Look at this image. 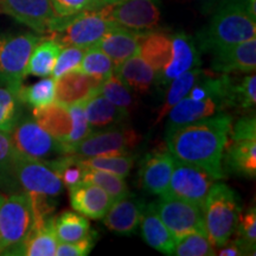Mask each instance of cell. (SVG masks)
I'll return each instance as SVG.
<instances>
[{"label": "cell", "mask_w": 256, "mask_h": 256, "mask_svg": "<svg viewBox=\"0 0 256 256\" xmlns=\"http://www.w3.org/2000/svg\"><path fill=\"white\" fill-rule=\"evenodd\" d=\"M145 204L133 194H126L114 200L104 216V224L120 236L133 235L142 220Z\"/></svg>", "instance_id": "e0dca14e"}, {"label": "cell", "mask_w": 256, "mask_h": 256, "mask_svg": "<svg viewBox=\"0 0 256 256\" xmlns=\"http://www.w3.org/2000/svg\"><path fill=\"white\" fill-rule=\"evenodd\" d=\"M113 22L106 17L100 10L86 11L82 14L58 17L52 37L63 46H78L82 49L94 46L114 26Z\"/></svg>", "instance_id": "5b68a950"}, {"label": "cell", "mask_w": 256, "mask_h": 256, "mask_svg": "<svg viewBox=\"0 0 256 256\" xmlns=\"http://www.w3.org/2000/svg\"><path fill=\"white\" fill-rule=\"evenodd\" d=\"M58 246L55 232V217L51 216L46 222L34 226L26 241L20 248V254L26 256H54Z\"/></svg>", "instance_id": "f1b7e54d"}, {"label": "cell", "mask_w": 256, "mask_h": 256, "mask_svg": "<svg viewBox=\"0 0 256 256\" xmlns=\"http://www.w3.org/2000/svg\"><path fill=\"white\" fill-rule=\"evenodd\" d=\"M232 126V115L220 112L166 132V147L176 160L202 166L223 179V152Z\"/></svg>", "instance_id": "6da1fadb"}, {"label": "cell", "mask_w": 256, "mask_h": 256, "mask_svg": "<svg viewBox=\"0 0 256 256\" xmlns=\"http://www.w3.org/2000/svg\"><path fill=\"white\" fill-rule=\"evenodd\" d=\"M226 110L223 102L216 98H206L202 100H194L191 98H184L177 104L171 108L168 113L166 132L174 128L194 122V121L212 116L220 112Z\"/></svg>", "instance_id": "ffe728a7"}, {"label": "cell", "mask_w": 256, "mask_h": 256, "mask_svg": "<svg viewBox=\"0 0 256 256\" xmlns=\"http://www.w3.org/2000/svg\"><path fill=\"white\" fill-rule=\"evenodd\" d=\"M223 170L241 177L256 176V138L228 136L223 152Z\"/></svg>", "instance_id": "d6986e66"}, {"label": "cell", "mask_w": 256, "mask_h": 256, "mask_svg": "<svg viewBox=\"0 0 256 256\" xmlns=\"http://www.w3.org/2000/svg\"><path fill=\"white\" fill-rule=\"evenodd\" d=\"M62 49V44L52 36L42 38L31 51L24 70V78L28 75L38 78L50 76Z\"/></svg>", "instance_id": "83f0119b"}, {"label": "cell", "mask_w": 256, "mask_h": 256, "mask_svg": "<svg viewBox=\"0 0 256 256\" xmlns=\"http://www.w3.org/2000/svg\"><path fill=\"white\" fill-rule=\"evenodd\" d=\"M16 180L20 191L28 194L30 200H56L63 191V184L49 162L16 156Z\"/></svg>", "instance_id": "52a82bcc"}, {"label": "cell", "mask_w": 256, "mask_h": 256, "mask_svg": "<svg viewBox=\"0 0 256 256\" xmlns=\"http://www.w3.org/2000/svg\"><path fill=\"white\" fill-rule=\"evenodd\" d=\"M102 2H104L106 5H108V4H115V2H119L121 0H102Z\"/></svg>", "instance_id": "681fc988"}, {"label": "cell", "mask_w": 256, "mask_h": 256, "mask_svg": "<svg viewBox=\"0 0 256 256\" xmlns=\"http://www.w3.org/2000/svg\"><path fill=\"white\" fill-rule=\"evenodd\" d=\"M106 17L118 26L136 34H146L158 28L160 0H121L102 8Z\"/></svg>", "instance_id": "9c48e42d"}, {"label": "cell", "mask_w": 256, "mask_h": 256, "mask_svg": "<svg viewBox=\"0 0 256 256\" xmlns=\"http://www.w3.org/2000/svg\"><path fill=\"white\" fill-rule=\"evenodd\" d=\"M176 159L168 151L158 150L148 153L140 166L139 180L146 192L165 196L168 191L170 180Z\"/></svg>", "instance_id": "9a60e30c"}, {"label": "cell", "mask_w": 256, "mask_h": 256, "mask_svg": "<svg viewBox=\"0 0 256 256\" xmlns=\"http://www.w3.org/2000/svg\"><path fill=\"white\" fill-rule=\"evenodd\" d=\"M113 72L136 94H145L156 82V70L138 54L115 66Z\"/></svg>", "instance_id": "cb8c5ba5"}, {"label": "cell", "mask_w": 256, "mask_h": 256, "mask_svg": "<svg viewBox=\"0 0 256 256\" xmlns=\"http://www.w3.org/2000/svg\"><path fill=\"white\" fill-rule=\"evenodd\" d=\"M49 162L58 174L63 186H66L68 190L83 182V174H84L86 168L78 156L74 154H63L54 160H49Z\"/></svg>", "instance_id": "f35d334b"}, {"label": "cell", "mask_w": 256, "mask_h": 256, "mask_svg": "<svg viewBox=\"0 0 256 256\" xmlns=\"http://www.w3.org/2000/svg\"><path fill=\"white\" fill-rule=\"evenodd\" d=\"M8 134L16 153L20 156L49 162L66 154L64 144L50 136L34 119L20 118Z\"/></svg>", "instance_id": "ba28073f"}, {"label": "cell", "mask_w": 256, "mask_h": 256, "mask_svg": "<svg viewBox=\"0 0 256 256\" xmlns=\"http://www.w3.org/2000/svg\"><path fill=\"white\" fill-rule=\"evenodd\" d=\"M142 136L133 128L124 124L92 130L87 138L75 145L66 147V154H74L78 158L121 154L128 153L139 145Z\"/></svg>", "instance_id": "8992f818"}, {"label": "cell", "mask_w": 256, "mask_h": 256, "mask_svg": "<svg viewBox=\"0 0 256 256\" xmlns=\"http://www.w3.org/2000/svg\"><path fill=\"white\" fill-rule=\"evenodd\" d=\"M42 38L34 34L0 32V83H23L28 57Z\"/></svg>", "instance_id": "8fae6325"}, {"label": "cell", "mask_w": 256, "mask_h": 256, "mask_svg": "<svg viewBox=\"0 0 256 256\" xmlns=\"http://www.w3.org/2000/svg\"><path fill=\"white\" fill-rule=\"evenodd\" d=\"M194 2L200 6L204 12H209L215 10L222 0H194Z\"/></svg>", "instance_id": "c3c4849f"}, {"label": "cell", "mask_w": 256, "mask_h": 256, "mask_svg": "<svg viewBox=\"0 0 256 256\" xmlns=\"http://www.w3.org/2000/svg\"><path fill=\"white\" fill-rule=\"evenodd\" d=\"M177 256H211L216 255L206 234L190 232L174 240V252Z\"/></svg>", "instance_id": "ab89813d"}, {"label": "cell", "mask_w": 256, "mask_h": 256, "mask_svg": "<svg viewBox=\"0 0 256 256\" xmlns=\"http://www.w3.org/2000/svg\"><path fill=\"white\" fill-rule=\"evenodd\" d=\"M142 236L147 244L162 254L174 255V238L166 226L160 220L156 212L154 203L145 206L142 211Z\"/></svg>", "instance_id": "d4e9b609"}, {"label": "cell", "mask_w": 256, "mask_h": 256, "mask_svg": "<svg viewBox=\"0 0 256 256\" xmlns=\"http://www.w3.org/2000/svg\"><path fill=\"white\" fill-rule=\"evenodd\" d=\"M160 220L170 230L174 240L190 232L206 234L202 208L180 198L160 196L154 203Z\"/></svg>", "instance_id": "7c38bea8"}, {"label": "cell", "mask_w": 256, "mask_h": 256, "mask_svg": "<svg viewBox=\"0 0 256 256\" xmlns=\"http://www.w3.org/2000/svg\"><path fill=\"white\" fill-rule=\"evenodd\" d=\"M16 156L10 134L0 132V188L8 194L20 191L14 176Z\"/></svg>", "instance_id": "d6a6232c"}, {"label": "cell", "mask_w": 256, "mask_h": 256, "mask_svg": "<svg viewBox=\"0 0 256 256\" xmlns=\"http://www.w3.org/2000/svg\"><path fill=\"white\" fill-rule=\"evenodd\" d=\"M34 226L31 200L24 191L0 194V254L19 255Z\"/></svg>", "instance_id": "277c9868"}, {"label": "cell", "mask_w": 256, "mask_h": 256, "mask_svg": "<svg viewBox=\"0 0 256 256\" xmlns=\"http://www.w3.org/2000/svg\"><path fill=\"white\" fill-rule=\"evenodd\" d=\"M68 108L70 116H72V132H70L68 142L64 144L66 152V147L72 146L75 144L82 142L84 138H87L92 132L90 124L88 122L83 104H74Z\"/></svg>", "instance_id": "7bdbcfd3"}, {"label": "cell", "mask_w": 256, "mask_h": 256, "mask_svg": "<svg viewBox=\"0 0 256 256\" xmlns=\"http://www.w3.org/2000/svg\"><path fill=\"white\" fill-rule=\"evenodd\" d=\"M0 12L37 34H52L58 20L50 0H0Z\"/></svg>", "instance_id": "4fadbf2b"}, {"label": "cell", "mask_w": 256, "mask_h": 256, "mask_svg": "<svg viewBox=\"0 0 256 256\" xmlns=\"http://www.w3.org/2000/svg\"><path fill=\"white\" fill-rule=\"evenodd\" d=\"M216 254L220 256H241L246 255V252L235 240L234 241L229 240L223 246H220L218 252H216Z\"/></svg>", "instance_id": "7dc6e473"}, {"label": "cell", "mask_w": 256, "mask_h": 256, "mask_svg": "<svg viewBox=\"0 0 256 256\" xmlns=\"http://www.w3.org/2000/svg\"><path fill=\"white\" fill-rule=\"evenodd\" d=\"M19 98L23 104L34 108H42L55 101V80L43 78L34 84L19 89Z\"/></svg>", "instance_id": "74e56055"}, {"label": "cell", "mask_w": 256, "mask_h": 256, "mask_svg": "<svg viewBox=\"0 0 256 256\" xmlns=\"http://www.w3.org/2000/svg\"><path fill=\"white\" fill-rule=\"evenodd\" d=\"M200 50L197 42L184 32L172 34V54L168 63L156 76V82L168 86L172 80L188 72L200 68Z\"/></svg>", "instance_id": "5bb4252c"}, {"label": "cell", "mask_w": 256, "mask_h": 256, "mask_svg": "<svg viewBox=\"0 0 256 256\" xmlns=\"http://www.w3.org/2000/svg\"><path fill=\"white\" fill-rule=\"evenodd\" d=\"M204 72H203L200 68L188 70V72L177 76V78L168 83V92H166L165 100L162 102V107L159 108L158 114H156V124L160 122V121L164 119L174 106L177 104L179 101L183 100L184 98H186L190 89L204 75Z\"/></svg>", "instance_id": "1f68e13d"}, {"label": "cell", "mask_w": 256, "mask_h": 256, "mask_svg": "<svg viewBox=\"0 0 256 256\" xmlns=\"http://www.w3.org/2000/svg\"><path fill=\"white\" fill-rule=\"evenodd\" d=\"M86 49L78 46H63L58 57H57L55 68H54L51 76L54 80H57L64 74L78 69L80 64L84 56Z\"/></svg>", "instance_id": "f6af8a7d"}, {"label": "cell", "mask_w": 256, "mask_h": 256, "mask_svg": "<svg viewBox=\"0 0 256 256\" xmlns=\"http://www.w3.org/2000/svg\"><path fill=\"white\" fill-rule=\"evenodd\" d=\"M50 2L57 17L60 18L100 10L106 5L102 0H50Z\"/></svg>", "instance_id": "ee69618b"}, {"label": "cell", "mask_w": 256, "mask_h": 256, "mask_svg": "<svg viewBox=\"0 0 256 256\" xmlns=\"http://www.w3.org/2000/svg\"><path fill=\"white\" fill-rule=\"evenodd\" d=\"M86 115L92 130H102L122 124L130 118V113L112 104L101 94H95L83 104Z\"/></svg>", "instance_id": "484cf974"}, {"label": "cell", "mask_w": 256, "mask_h": 256, "mask_svg": "<svg viewBox=\"0 0 256 256\" xmlns=\"http://www.w3.org/2000/svg\"><path fill=\"white\" fill-rule=\"evenodd\" d=\"M86 168L102 170L110 172L120 177H127L134 165V156L130 152L121 154H108L90 156V158H80Z\"/></svg>", "instance_id": "d590c367"}, {"label": "cell", "mask_w": 256, "mask_h": 256, "mask_svg": "<svg viewBox=\"0 0 256 256\" xmlns=\"http://www.w3.org/2000/svg\"><path fill=\"white\" fill-rule=\"evenodd\" d=\"M139 38L140 34L114 25L98 42L96 46L104 51L116 66L130 57L136 55Z\"/></svg>", "instance_id": "7402d4cb"}, {"label": "cell", "mask_w": 256, "mask_h": 256, "mask_svg": "<svg viewBox=\"0 0 256 256\" xmlns=\"http://www.w3.org/2000/svg\"><path fill=\"white\" fill-rule=\"evenodd\" d=\"M220 179L202 166L176 160L168 194L203 206L210 188Z\"/></svg>", "instance_id": "30bf717a"}, {"label": "cell", "mask_w": 256, "mask_h": 256, "mask_svg": "<svg viewBox=\"0 0 256 256\" xmlns=\"http://www.w3.org/2000/svg\"><path fill=\"white\" fill-rule=\"evenodd\" d=\"M55 232L58 242L72 243L82 241L92 236L90 224L81 214L72 210H64L55 218Z\"/></svg>", "instance_id": "4dcf8cb0"}, {"label": "cell", "mask_w": 256, "mask_h": 256, "mask_svg": "<svg viewBox=\"0 0 256 256\" xmlns=\"http://www.w3.org/2000/svg\"><path fill=\"white\" fill-rule=\"evenodd\" d=\"M211 69L215 72H254L256 69V38L211 52Z\"/></svg>", "instance_id": "ac0fdd59"}, {"label": "cell", "mask_w": 256, "mask_h": 256, "mask_svg": "<svg viewBox=\"0 0 256 256\" xmlns=\"http://www.w3.org/2000/svg\"><path fill=\"white\" fill-rule=\"evenodd\" d=\"M256 104V76L255 72L236 81L232 78L228 92V108L243 110H254Z\"/></svg>", "instance_id": "836d02e7"}, {"label": "cell", "mask_w": 256, "mask_h": 256, "mask_svg": "<svg viewBox=\"0 0 256 256\" xmlns=\"http://www.w3.org/2000/svg\"><path fill=\"white\" fill-rule=\"evenodd\" d=\"M256 38V20L240 0H222L210 23L197 34L200 51H214Z\"/></svg>", "instance_id": "7a4b0ae2"}, {"label": "cell", "mask_w": 256, "mask_h": 256, "mask_svg": "<svg viewBox=\"0 0 256 256\" xmlns=\"http://www.w3.org/2000/svg\"><path fill=\"white\" fill-rule=\"evenodd\" d=\"M34 120L58 142L66 144L72 132V116L69 108L54 101L42 108H34Z\"/></svg>", "instance_id": "4316f807"}, {"label": "cell", "mask_w": 256, "mask_h": 256, "mask_svg": "<svg viewBox=\"0 0 256 256\" xmlns=\"http://www.w3.org/2000/svg\"><path fill=\"white\" fill-rule=\"evenodd\" d=\"M70 204L78 212L92 220H101L110 209L113 200L98 185L82 182L70 188Z\"/></svg>", "instance_id": "44dd1931"}, {"label": "cell", "mask_w": 256, "mask_h": 256, "mask_svg": "<svg viewBox=\"0 0 256 256\" xmlns=\"http://www.w3.org/2000/svg\"><path fill=\"white\" fill-rule=\"evenodd\" d=\"M22 84L0 83V132L10 133L22 118L19 89Z\"/></svg>", "instance_id": "f546056e"}, {"label": "cell", "mask_w": 256, "mask_h": 256, "mask_svg": "<svg viewBox=\"0 0 256 256\" xmlns=\"http://www.w3.org/2000/svg\"><path fill=\"white\" fill-rule=\"evenodd\" d=\"M172 54V34L166 31L156 30L140 34L138 55L142 57L153 69L156 76L168 63Z\"/></svg>", "instance_id": "603a6c76"}, {"label": "cell", "mask_w": 256, "mask_h": 256, "mask_svg": "<svg viewBox=\"0 0 256 256\" xmlns=\"http://www.w3.org/2000/svg\"><path fill=\"white\" fill-rule=\"evenodd\" d=\"M114 63L101 49L98 46H90L86 49L84 56L80 64L78 70L88 74V75L95 76L101 80L107 78L110 74L114 72Z\"/></svg>", "instance_id": "60d3db41"}, {"label": "cell", "mask_w": 256, "mask_h": 256, "mask_svg": "<svg viewBox=\"0 0 256 256\" xmlns=\"http://www.w3.org/2000/svg\"><path fill=\"white\" fill-rule=\"evenodd\" d=\"M104 80L76 69L55 80V101L60 104H83L98 94Z\"/></svg>", "instance_id": "2e32d148"}, {"label": "cell", "mask_w": 256, "mask_h": 256, "mask_svg": "<svg viewBox=\"0 0 256 256\" xmlns=\"http://www.w3.org/2000/svg\"><path fill=\"white\" fill-rule=\"evenodd\" d=\"M202 211L208 238L214 247L220 248L235 232L242 212L238 196L232 188L217 180L210 188Z\"/></svg>", "instance_id": "3957f363"}, {"label": "cell", "mask_w": 256, "mask_h": 256, "mask_svg": "<svg viewBox=\"0 0 256 256\" xmlns=\"http://www.w3.org/2000/svg\"><path fill=\"white\" fill-rule=\"evenodd\" d=\"M95 244V234L82 241L62 243L58 242L56 249V255L58 256H86L92 252Z\"/></svg>", "instance_id": "bcb514c9"}, {"label": "cell", "mask_w": 256, "mask_h": 256, "mask_svg": "<svg viewBox=\"0 0 256 256\" xmlns=\"http://www.w3.org/2000/svg\"><path fill=\"white\" fill-rule=\"evenodd\" d=\"M235 241L241 246L246 255L255 254L256 246V210L255 206L249 208L246 212H241L236 226Z\"/></svg>", "instance_id": "b9f144b4"}, {"label": "cell", "mask_w": 256, "mask_h": 256, "mask_svg": "<svg viewBox=\"0 0 256 256\" xmlns=\"http://www.w3.org/2000/svg\"><path fill=\"white\" fill-rule=\"evenodd\" d=\"M98 94L126 112H132L138 106V98L133 90H130L115 74H110L101 83Z\"/></svg>", "instance_id": "e575fe53"}, {"label": "cell", "mask_w": 256, "mask_h": 256, "mask_svg": "<svg viewBox=\"0 0 256 256\" xmlns=\"http://www.w3.org/2000/svg\"><path fill=\"white\" fill-rule=\"evenodd\" d=\"M83 182H88V183L100 186L102 190L110 194L113 202L128 194V186L124 177L107 171H102V170L86 168L84 174H83Z\"/></svg>", "instance_id": "8d00e7d4"}]
</instances>
